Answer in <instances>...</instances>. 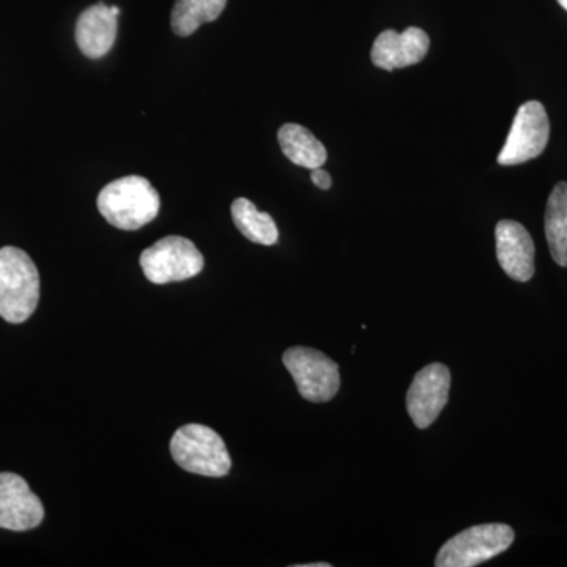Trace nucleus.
Here are the masks:
<instances>
[{
  "label": "nucleus",
  "instance_id": "nucleus-6",
  "mask_svg": "<svg viewBox=\"0 0 567 567\" xmlns=\"http://www.w3.org/2000/svg\"><path fill=\"white\" fill-rule=\"evenodd\" d=\"M282 363L290 372L298 393L309 402H328L341 388L339 365L327 354L311 347H292L286 350Z\"/></svg>",
  "mask_w": 567,
  "mask_h": 567
},
{
  "label": "nucleus",
  "instance_id": "nucleus-10",
  "mask_svg": "<svg viewBox=\"0 0 567 567\" xmlns=\"http://www.w3.org/2000/svg\"><path fill=\"white\" fill-rule=\"evenodd\" d=\"M496 257L511 279L527 282L535 276V244L520 223L503 219L495 227Z\"/></svg>",
  "mask_w": 567,
  "mask_h": 567
},
{
  "label": "nucleus",
  "instance_id": "nucleus-19",
  "mask_svg": "<svg viewBox=\"0 0 567 567\" xmlns=\"http://www.w3.org/2000/svg\"><path fill=\"white\" fill-rule=\"evenodd\" d=\"M558 3L567 11V0H558Z\"/></svg>",
  "mask_w": 567,
  "mask_h": 567
},
{
  "label": "nucleus",
  "instance_id": "nucleus-4",
  "mask_svg": "<svg viewBox=\"0 0 567 567\" xmlns=\"http://www.w3.org/2000/svg\"><path fill=\"white\" fill-rule=\"evenodd\" d=\"M516 533L505 524L476 525L451 537L440 548L436 567H475L498 557L513 546Z\"/></svg>",
  "mask_w": 567,
  "mask_h": 567
},
{
  "label": "nucleus",
  "instance_id": "nucleus-7",
  "mask_svg": "<svg viewBox=\"0 0 567 567\" xmlns=\"http://www.w3.org/2000/svg\"><path fill=\"white\" fill-rule=\"evenodd\" d=\"M548 137L550 122L546 107L539 102L522 104L496 162L502 166L532 162L546 151Z\"/></svg>",
  "mask_w": 567,
  "mask_h": 567
},
{
  "label": "nucleus",
  "instance_id": "nucleus-2",
  "mask_svg": "<svg viewBox=\"0 0 567 567\" xmlns=\"http://www.w3.org/2000/svg\"><path fill=\"white\" fill-rule=\"evenodd\" d=\"M40 301V275L28 252L14 246L0 249V317L22 323Z\"/></svg>",
  "mask_w": 567,
  "mask_h": 567
},
{
  "label": "nucleus",
  "instance_id": "nucleus-16",
  "mask_svg": "<svg viewBox=\"0 0 567 567\" xmlns=\"http://www.w3.org/2000/svg\"><path fill=\"white\" fill-rule=\"evenodd\" d=\"M227 0H175L171 25L175 35H193L200 25L221 17Z\"/></svg>",
  "mask_w": 567,
  "mask_h": 567
},
{
  "label": "nucleus",
  "instance_id": "nucleus-18",
  "mask_svg": "<svg viewBox=\"0 0 567 567\" xmlns=\"http://www.w3.org/2000/svg\"><path fill=\"white\" fill-rule=\"evenodd\" d=\"M298 567H331L328 563H312V565H303Z\"/></svg>",
  "mask_w": 567,
  "mask_h": 567
},
{
  "label": "nucleus",
  "instance_id": "nucleus-11",
  "mask_svg": "<svg viewBox=\"0 0 567 567\" xmlns=\"http://www.w3.org/2000/svg\"><path fill=\"white\" fill-rule=\"evenodd\" d=\"M431 48V39L420 28H409L399 33L393 29L380 33L372 47V63L379 69L393 71L423 62Z\"/></svg>",
  "mask_w": 567,
  "mask_h": 567
},
{
  "label": "nucleus",
  "instance_id": "nucleus-12",
  "mask_svg": "<svg viewBox=\"0 0 567 567\" xmlns=\"http://www.w3.org/2000/svg\"><path fill=\"white\" fill-rule=\"evenodd\" d=\"M74 37L85 58H104L117 39V14L103 2L89 7L78 18Z\"/></svg>",
  "mask_w": 567,
  "mask_h": 567
},
{
  "label": "nucleus",
  "instance_id": "nucleus-1",
  "mask_svg": "<svg viewBox=\"0 0 567 567\" xmlns=\"http://www.w3.org/2000/svg\"><path fill=\"white\" fill-rule=\"evenodd\" d=\"M96 205L111 226L140 230L158 216L162 199L147 178L130 175L104 186Z\"/></svg>",
  "mask_w": 567,
  "mask_h": 567
},
{
  "label": "nucleus",
  "instance_id": "nucleus-15",
  "mask_svg": "<svg viewBox=\"0 0 567 567\" xmlns=\"http://www.w3.org/2000/svg\"><path fill=\"white\" fill-rule=\"evenodd\" d=\"M230 212L235 226L249 241L264 246L278 244L279 233L275 219L268 213L257 210L251 200L245 197L234 200Z\"/></svg>",
  "mask_w": 567,
  "mask_h": 567
},
{
  "label": "nucleus",
  "instance_id": "nucleus-17",
  "mask_svg": "<svg viewBox=\"0 0 567 567\" xmlns=\"http://www.w3.org/2000/svg\"><path fill=\"white\" fill-rule=\"evenodd\" d=\"M311 181L319 189H330L331 185H333L331 175L328 174L327 171L320 169V167L312 169Z\"/></svg>",
  "mask_w": 567,
  "mask_h": 567
},
{
  "label": "nucleus",
  "instance_id": "nucleus-8",
  "mask_svg": "<svg viewBox=\"0 0 567 567\" xmlns=\"http://www.w3.org/2000/svg\"><path fill=\"white\" fill-rule=\"evenodd\" d=\"M451 372L445 364L425 365L413 379L406 393V410L417 429L435 423L450 399Z\"/></svg>",
  "mask_w": 567,
  "mask_h": 567
},
{
  "label": "nucleus",
  "instance_id": "nucleus-13",
  "mask_svg": "<svg viewBox=\"0 0 567 567\" xmlns=\"http://www.w3.org/2000/svg\"><path fill=\"white\" fill-rule=\"evenodd\" d=\"M278 141L286 158L297 164V166L312 171L322 167L327 162V148L305 126L297 125V123H286L279 128Z\"/></svg>",
  "mask_w": 567,
  "mask_h": 567
},
{
  "label": "nucleus",
  "instance_id": "nucleus-14",
  "mask_svg": "<svg viewBox=\"0 0 567 567\" xmlns=\"http://www.w3.org/2000/svg\"><path fill=\"white\" fill-rule=\"evenodd\" d=\"M546 237L551 257L559 267H567V183L559 182L548 197Z\"/></svg>",
  "mask_w": 567,
  "mask_h": 567
},
{
  "label": "nucleus",
  "instance_id": "nucleus-3",
  "mask_svg": "<svg viewBox=\"0 0 567 567\" xmlns=\"http://www.w3.org/2000/svg\"><path fill=\"white\" fill-rule=\"evenodd\" d=\"M171 454L175 464L194 475L223 477L233 466L221 435L204 424L182 425L171 440Z\"/></svg>",
  "mask_w": 567,
  "mask_h": 567
},
{
  "label": "nucleus",
  "instance_id": "nucleus-5",
  "mask_svg": "<svg viewBox=\"0 0 567 567\" xmlns=\"http://www.w3.org/2000/svg\"><path fill=\"white\" fill-rule=\"evenodd\" d=\"M141 268L152 284L186 281L204 270V256L188 238L169 235L141 254Z\"/></svg>",
  "mask_w": 567,
  "mask_h": 567
},
{
  "label": "nucleus",
  "instance_id": "nucleus-9",
  "mask_svg": "<svg viewBox=\"0 0 567 567\" xmlns=\"http://www.w3.org/2000/svg\"><path fill=\"white\" fill-rule=\"evenodd\" d=\"M43 518V503L33 494L24 477L0 473V528L29 532L40 527Z\"/></svg>",
  "mask_w": 567,
  "mask_h": 567
}]
</instances>
